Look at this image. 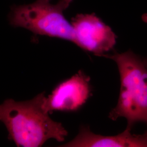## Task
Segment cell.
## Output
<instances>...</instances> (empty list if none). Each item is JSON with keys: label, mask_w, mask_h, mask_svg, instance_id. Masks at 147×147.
Masks as SVG:
<instances>
[{"label": "cell", "mask_w": 147, "mask_h": 147, "mask_svg": "<svg viewBox=\"0 0 147 147\" xmlns=\"http://www.w3.org/2000/svg\"><path fill=\"white\" fill-rule=\"evenodd\" d=\"M128 129L116 136H102L91 131L89 127L80 128L78 135L61 147H147V132L132 134Z\"/></svg>", "instance_id": "obj_6"}, {"label": "cell", "mask_w": 147, "mask_h": 147, "mask_svg": "<svg viewBox=\"0 0 147 147\" xmlns=\"http://www.w3.org/2000/svg\"><path fill=\"white\" fill-rule=\"evenodd\" d=\"M74 43L83 50L101 57L113 49L117 36L99 17L92 14H79L72 18Z\"/></svg>", "instance_id": "obj_4"}, {"label": "cell", "mask_w": 147, "mask_h": 147, "mask_svg": "<svg viewBox=\"0 0 147 147\" xmlns=\"http://www.w3.org/2000/svg\"><path fill=\"white\" fill-rule=\"evenodd\" d=\"M117 64L121 78V90L117 104L109 118L116 121L124 117L126 129L131 130L137 122L147 124V67L143 60L131 50L102 56Z\"/></svg>", "instance_id": "obj_2"}, {"label": "cell", "mask_w": 147, "mask_h": 147, "mask_svg": "<svg viewBox=\"0 0 147 147\" xmlns=\"http://www.w3.org/2000/svg\"><path fill=\"white\" fill-rule=\"evenodd\" d=\"M89 76L81 70L57 85L46 97L43 107L49 113L53 111L78 110L91 94Z\"/></svg>", "instance_id": "obj_5"}, {"label": "cell", "mask_w": 147, "mask_h": 147, "mask_svg": "<svg viewBox=\"0 0 147 147\" xmlns=\"http://www.w3.org/2000/svg\"><path fill=\"white\" fill-rule=\"evenodd\" d=\"M143 60V62H144V63L145 64V65H146V67H147V58H144ZM146 132H147V130Z\"/></svg>", "instance_id": "obj_7"}, {"label": "cell", "mask_w": 147, "mask_h": 147, "mask_svg": "<svg viewBox=\"0 0 147 147\" xmlns=\"http://www.w3.org/2000/svg\"><path fill=\"white\" fill-rule=\"evenodd\" d=\"M73 0H36L22 5L11 6L8 19L11 26L24 28L36 35L63 39L74 43L73 27L63 12Z\"/></svg>", "instance_id": "obj_3"}, {"label": "cell", "mask_w": 147, "mask_h": 147, "mask_svg": "<svg viewBox=\"0 0 147 147\" xmlns=\"http://www.w3.org/2000/svg\"><path fill=\"white\" fill-rule=\"evenodd\" d=\"M45 98L42 92L31 100L8 99L0 104V123L17 147H41L50 139L62 142L68 135L62 124L53 120L44 110Z\"/></svg>", "instance_id": "obj_1"}]
</instances>
